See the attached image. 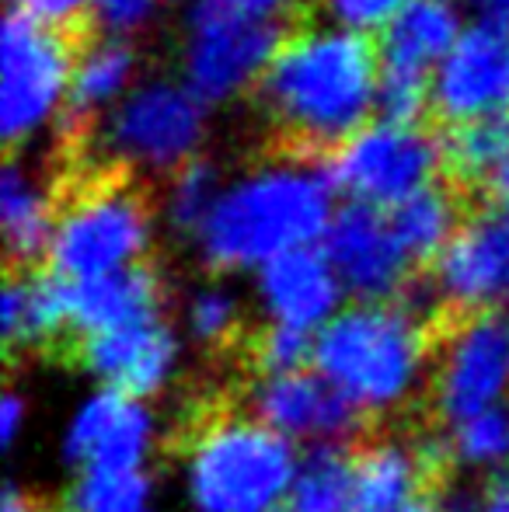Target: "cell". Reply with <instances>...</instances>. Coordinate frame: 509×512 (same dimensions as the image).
<instances>
[{"mask_svg":"<svg viewBox=\"0 0 509 512\" xmlns=\"http://www.w3.org/2000/svg\"><path fill=\"white\" fill-rule=\"evenodd\" d=\"M447 453L450 464L464 467H499L509 464V408L496 405L475 418L450 425Z\"/></svg>","mask_w":509,"mask_h":512,"instance_id":"28","label":"cell"},{"mask_svg":"<svg viewBox=\"0 0 509 512\" xmlns=\"http://www.w3.org/2000/svg\"><path fill=\"white\" fill-rule=\"evenodd\" d=\"M381 56L367 35L307 25L286 35L255 88V105L279 147L325 161L377 112Z\"/></svg>","mask_w":509,"mask_h":512,"instance_id":"1","label":"cell"},{"mask_svg":"<svg viewBox=\"0 0 509 512\" xmlns=\"http://www.w3.org/2000/svg\"><path fill=\"white\" fill-rule=\"evenodd\" d=\"M136 88V49L129 39L102 35L77 53L67 105L60 115L63 140H84Z\"/></svg>","mask_w":509,"mask_h":512,"instance_id":"19","label":"cell"},{"mask_svg":"<svg viewBox=\"0 0 509 512\" xmlns=\"http://www.w3.org/2000/svg\"><path fill=\"white\" fill-rule=\"evenodd\" d=\"M21 415H25L21 398H18V394H7L4 408H0V439H4V443H14V436H18V425H21Z\"/></svg>","mask_w":509,"mask_h":512,"instance_id":"40","label":"cell"},{"mask_svg":"<svg viewBox=\"0 0 509 512\" xmlns=\"http://www.w3.org/2000/svg\"><path fill=\"white\" fill-rule=\"evenodd\" d=\"M70 356H77L84 370L105 380L109 391L140 401L168 384L178 359V342L175 331L157 317V321H140L129 328L81 338Z\"/></svg>","mask_w":509,"mask_h":512,"instance_id":"16","label":"cell"},{"mask_svg":"<svg viewBox=\"0 0 509 512\" xmlns=\"http://www.w3.org/2000/svg\"><path fill=\"white\" fill-rule=\"evenodd\" d=\"M164 304V283L154 265L112 272L88 283H70V328L74 345L88 335L129 328L140 321H157ZM74 352V349H70Z\"/></svg>","mask_w":509,"mask_h":512,"instance_id":"21","label":"cell"},{"mask_svg":"<svg viewBox=\"0 0 509 512\" xmlns=\"http://www.w3.org/2000/svg\"><path fill=\"white\" fill-rule=\"evenodd\" d=\"M154 439V418L140 401L116 391L88 398L67 432V457L81 471H140Z\"/></svg>","mask_w":509,"mask_h":512,"instance_id":"17","label":"cell"},{"mask_svg":"<svg viewBox=\"0 0 509 512\" xmlns=\"http://www.w3.org/2000/svg\"><path fill=\"white\" fill-rule=\"evenodd\" d=\"M4 338L7 349H74L70 328V283L53 272L11 269L4 286Z\"/></svg>","mask_w":509,"mask_h":512,"instance_id":"20","label":"cell"},{"mask_svg":"<svg viewBox=\"0 0 509 512\" xmlns=\"http://www.w3.org/2000/svg\"><path fill=\"white\" fill-rule=\"evenodd\" d=\"M485 192H489L492 206L503 209V213L509 216V154L503 157V164H499V168L492 171L489 182H485Z\"/></svg>","mask_w":509,"mask_h":512,"instance_id":"39","label":"cell"},{"mask_svg":"<svg viewBox=\"0 0 509 512\" xmlns=\"http://www.w3.org/2000/svg\"><path fill=\"white\" fill-rule=\"evenodd\" d=\"M450 464L440 436H370L353 450V502L349 512H405L422 495H433Z\"/></svg>","mask_w":509,"mask_h":512,"instance_id":"13","label":"cell"},{"mask_svg":"<svg viewBox=\"0 0 509 512\" xmlns=\"http://www.w3.org/2000/svg\"><path fill=\"white\" fill-rule=\"evenodd\" d=\"M394 234H398L401 248L408 251V258L415 262H436L440 251L450 244V237L461 227V203L457 192L447 185L433 182L426 189H419L415 196H408L405 203L387 209Z\"/></svg>","mask_w":509,"mask_h":512,"instance_id":"24","label":"cell"},{"mask_svg":"<svg viewBox=\"0 0 509 512\" xmlns=\"http://www.w3.org/2000/svg\"><path fill=\"white\" fill-rule=\"evenodd\" d=\"M433 108V81L415 74L381 70L377 81V115L398 126H419V115Z\"/></svg>","mask_w":509,"mask_h":512,"instance_id":"32","label":"cell"},{"mask_svg":"<svg viewBox=\"0 0 509 512\" xmlns=\"http://www.w3.org/2000/svg\"><path fill=\"white\" fill-rule=\"evenodd\" d=\"M464 14H475V25L509 35V0H457Z\"/></svg>","mask_w":509,"mask_h":512,"instance_id":"37","label":"cell"},{"mask_svg":"<svg viewBox=\"0 0 509 512\" xmlns=\"http://www.w3.org/2000/svg\"><path fill=\"white\" fill-rule=\"evenodd\" d=\"M220 192H224V182H220L217 168H213L210 161H203V157L189 161L182 171H175L168 182V203H164V209H168V223L178 230V234L199 237L206 216H210L213 206H217Z\"/></svg>","mask_w":509,"mask_h":512,"instance_id":"27","label":"cell"},{"mask_svg":"<svg viewBox=\"0 0 509 512\" xmlns=\"http://www.w3.org/2000/svg\"><path fill=\"white\" fill-rule=\"evenodd\" d=\"M189 331L196 342L210 349H227L241 342V310L231 290L224 286H199L189 297Z\"/></svg>","mask_w":509,"mask_h":512,"instance_id":"31","label":"cell"},{"mask_svg":"<svg viewBox=\"0 0 509 512\" xmlns=\"http://www.w3.org/2000/svg\"><path fill=\"white\" fill-rule=\"evenodd\" d=\"M154 237V213L147 196L123 175L84 182L60 203L46 262L67 283H88L112 272L143 265Z\"/></svg>","mask_w":509,"mask_h":512,"instance_id":"5","label":"cell"},{"mask_svg":"<svg viewBox=\"0 0 509 512\" xmlns=\"http://www.w3.org/2000/svg\"><path fill=\"white\" fill-rule=\"evenodd\" d=\"M217 4L231 7V11H238V14H248V18L283 25V21L290 18V14H297L307 0H217Z\"/></svg>","mask_w":509,"mask_h":512,"instance_id":"36","label":"cell"},{"mask_svg":"<svg viewBox=\"0 0 509 512\" xmlns=\"http://www.w3.org/2000/svg\"><path fill=\"white\" fill-rule=\"evenodd\" d=\"M412 0H321L328 25L346 28V32L367 35L384 32Z\"/></svg>","mask_w":509,"mask_h":512,"instance_id":"33","label":"cell"},{"mask_svg":"<svg viewBox=\"0 0 509 512\" xmlns=\"http://www.w3.org/2000/svg\"><path fill=\"white\" fill-rule=\"evenodd\" d=\"M283 25L238 14L217 0H192L182 32V81L206 105L255 91L283 46Z\"/></svg>","mask_w":509,"mask_h":512,"instance_id":"7","label":"cell"},{"mask_svg":"<svg viewBox=\"0 0 509 512\" xmlns=\"http://www.w3.org/2000/svg\"><path fill=\"white\" fill-rule=\"evenodd\" d=\"M450 512H509V485H492L489 492L475 495V499L457 502Z\"/></svg>","mask_w":509,"mask_h":512,"instance_id":"38","label":"cell"},{"mask_svg":"<svg viewBox=\"0 0 509 512\" xmlns=\"http://www.w3.org/2000/svg\"><path fill=\"white\" fill-rule=\"evenodd\" d=\"M133 512H147V509H133Z\"/></svg>","mask_w":509,"mask_h":512,"instance_id":"43","label":"cell"},{"mask_svg":"<svg viewBox=\"0 0 509 512\" xmlns=\"http://www.w3.org/2000/svg\"><path fill=\"white\" fill-rule=\"evenodd\" d=\"M325 258L332 262L342 290L353 293L360 304H384L408 293L412 258L401 248L384 209L346 203L335 209L332 227L325 234Z\"/></svg>","mask_w":509,"mask_h":512,"instance_id":"12","label":"cell"},{"mask_svg":"<svg viewBox=\"0 0 509 512\" xmlns=\"http://www.w3.org/2000/svg\"><path fill=\"white\" fill-rule=\"evenodd\" d=\"M440 310L405 293L384 304H356L314 338V366L360 415L405 411L436 352Z\"/></svg>","mask_w":509,"mask_h":512,"instance_id":"3","label":"cell"},{"mask_svg":"<svg viewBox=\"0 0 509 512\" xmlns=\"http://www.w3.org/2000/svg\"><path fill=\"white\" fill-rule=\"evenodd\" d=\"M433 112L447 126L509 115V35L468 25L433 74Z\"/></svg>","mask_w":509,"mask_h":512,"instance_id":"14","label":"cell"},{"mask_svg":"<svg viewBox=\"0 0 509 512\" xmlns=\"http://www.w3.org/2000/svg\"><path fill=\"white\" fill-rule=\"evenodd\" d=\"M509 391V317L499 310L443 317L436 331L429 411L457 425L496 408Z\"/></svg>","mask_w":509,"mask_h":512,"instance_id":"10","label":"cell"},{"mask_svg":"<svg viewBox=\"0 0 509 512\" xmlns=\"http://www.w3.org/2000/svg\"><path fill=\"white\" fill-rule=\"evenodd\" d=\"M245 352L252 370L262 377H286V373H300L307 359H314V338L307 331L283 328V324H265L252 338H245Z\"/></svg>","mask_w":509,"mask_h":512,"instance_id":"30","label":"cell"},{"mask_svg":"<svg viewBox=\"0 0 509 512\" xmlns=\"http://www.w3.org/2000/svg\"><path fill=\"white\" fill-rule=\"evenodd\" d=\"M464 11L457 0H412L377 39L381 70L429 77L464 35Z\"/></svg>","mask_w":509,"mask_h":512,"instance_id":"22","label":"cell"},{"mask_svg":"<svg viewBox=\"0 0 509 512\" xmlns=\"http://www.w3.org/2000/svg\"><path fill=\"white\" fill-rule=\"evenodd\" d=\"M0 216L14 269H28L35 258L46 255L60 216V199L49 192L46 182H39L28 164H21V157H7L0 175Z\"/></svg>","mask_w":509,"mask_h":512,"instance_id":"23","label":"cell"},{"mask_svg":"<svg viewBox=\"0 0 509 512\" xmlns=\"http://www.w3.org/2000/svg\"><path fill=\"white\" fill-rule=\"evenodd\" d=\"M0 512H39V502H35L28 492H21L18 485H11L4 492V506H0Z\"/></svg>","mask_w":509,"mask_h":512,"instance_id":"41","label":"cell"},{"mask_svg":"<svg viewBox=\"0 0 509 512\" xmlns=\"http://www.w3.org/2000/svg\"><path fill=\"white\" fill-rule=\"evenodd\" d=\"M335 185L325 161L272 157L224 185L196 244L217 272L265 269L276 258L325 241Z\"/></svg>","mask_w":509,"mask_h":512,"instance_id":"2","label":"cell"},{"mask_svg":"<svg viewBox=\"0 0 509 512\" xmlns=\"http://www.w3.org/2000/svg\"><path fill=\"white\" fill-rule=\"evenodd\" d=\"M7 11L25 14L63 35H74L84 14L91 18V0H7Z\"/></svg>","mask_w":509,"mask_h":512,"instance_id":"34","label":"cell"},{"mask_svg":"<svg viewBox=\"0 0 509 512\" xmlns=\"http://www.w3.org/2000/svg\"><path fill=\"white\" fill-rule=\"evenodd\" d=\"M506 485H509V481H506Z\"/></svg>","mask_w":509,"mask_h":512,"instance_id":"44","label":"cell"},{"mask_svg":"<svg viewBox=\"0 0 509 512\" xmlns=\"http://www.w3.org/2000/svg\"><path fill=\"white\" fill-rule=\"evenodd\" d=\"M70 512L147 509V478L140 471H81L67 495Z\"/></svg>","mask_w":509,"mask_h":512,"instance_id":"29","label":"cell"},{"mask_svg":"<svg viewBox=\"0 0 509 512\" xmlns=\"http://www.w3.org/2000/svg\"><path fill=\"white\" fill-rule=\"evenodd\" d=\"M443 171L457 185H485L509 154V115L450 126L440 136Z\"/></svg>","mask_w":509,"mask_h":512,"instance_id":"25","label":"cell"},{"mask_svg":"<svg viewBox=\"0 0 509 512\" xmlns=\"http://www.w3.org/2000/svg\"><path fill=\"white\" fill-rule=\"evenodd\" d=\"M433 290L443 317L489 314L509 304V216L478 209L457 227L433 262Z\"/></svg>","mask_w":509,"mask_h":512,"instance_id":"11","label":"cell"},{"mask_svg":"<svg viewBox=\"0 0 509 512\" xmlns=\"http://www.w3.org/2000/svg\"><path fill=\"white\" fill-rule=\"evenodd\" d=\"M74 60V35L7 11L0 28V133L7 147L60 122Z\"/></svg>","mask_w":509,"mask_h":512,"instance_id":"8","label":"cell"},{"mask_svg":"<svg viewBox=\"0 0 509 512\" xmlns=\"http://www.w3.org/2000/svg\"><path fill=\"white\" fill-rule=\"evenodd\" d=\"M258 300L269 314V324L311 335L342 314V283L325 251L300 248L258 269Z\"/></svg>","mask_w":509,"mask_h":512,"instance_id":"18","label":"cell"},{"mask_svg":"<svg viewBox=\"0 0 509 512\" xmlns=\"http://www.w3.org/2000/svg\"><path fill=\"white\" fill-rule=\"evenodd\" d=\"M349 502H353V453L318 446L293 478L286 512H349Z\"/></svg>","mask_w":509,"mask_h":512,"instance_id":"26","label":"cell"},{"mask_svg":"<svg viewBox=\"0 0 509 512\" xmlns=\"http://www.w3.org/2000/svg\"><path fill=\"white\" fill-rule=\"evenodd\" d=\"M185 481L199 512H269L297 478L286 436L224 405L199 408L182 436Z\"/></svg>","mask_w":509,"mask_h":512,"instance_id":"4","label":"cell"},{"mask_svg":"<svg viewBox=\"0 0 509 512\" xmlns=\"http://www.w3.org/2000/svg\"><path fill=\"white\" fill-rule=\"evenodd\" d=\"M206 105L185 81L147 77L95 126V147L112 171L175 175L206 136Z\"/></svg>","mask_w":509,"mask_h":512,"instance_id":"6","label":"cell"},{"mask_svg":"<svg viewBox=\"0 0 509 512\" xmlns=\"http://www.w3.org/2000/svg\"><path fill=\"white\" fill-rule=\"evenodd\" d=\"M248 415L276 429L286 439H321L342 443L360 432L363 415L328 384L321 373H286V377H262V384L248 394Z\"/></svg>","mask_w":509,"mask_h":512,"instance_id":"15","label":"cell"},{"mask_svg":"<svg viewBox=\"0 0 509 512\" xmlns=\"http://www.w3.org/2000/svg\"><path fill=\"white\" fill-rule=\"evenodd\" d=\"M154 7L157 0H91V21L105 35L126 39L129 32H136L154 18Z\"/></svg>","mask_w":509,"mask_h":512,"instance_id":"35","label":"cell"},{"mask_svg":"<svg viewBox=\"0 0 509 512\" xmlns=\"http://www.w3.org/2000/svg\"><path fill=\"white\" fill-rule=\"evenodd\" d=\"M405 512H443V509L436 506L433 495H422V499H419V502H412V506H408Z\"/></svg>","mask_w":509,"mask_h":512,"instance_id":"42","label":"cell"},{"mask_svg":"<svg viewBox=\"0 0 509 512\" xmlns=\"http://www.w3.org/2000/svg\"><path fill=\"white\" fill-rule=\"evenodd\" d=\"M443 168V143L422 126H398V122H367L353 140L342 143L325 157V171L335 192L349 203L394 209L433 185Z\"/></svg>","mask_w":509,"mask_h":512,"instance_id":"9","label":"cell"}]
</instances>
